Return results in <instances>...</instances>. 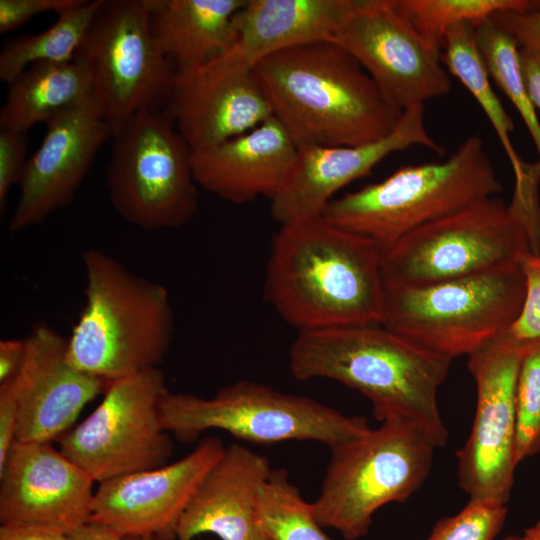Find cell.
<instances>
[{
    "instance_id": "obj_1",
    "label": "cell",
    "mask_w": 540,
    "mask_h": 540,
    "mask_svg": "<svg viewBox=\"0 0 540 540\" xmlns=\"http://www.w3.org/2000/svg\"><path fill=\"white\" fill-rule=\"evenodd\" d=\"M384 286L382 249L321 216L272 239L265 295L298 331L381 324Z\"/></svg>"
},
{
    "instance_id": "obj_2",
    "label": "cell",
    "mask_w": 540,
    "mask_h": 540,
    "mask_svg": "<svg viewBox=\"0 0 540 540\" xmlns=\"http://www.w3.org/2000/svg\"><path fill=\"white\" fill-rule=\"evenodd\" d=\"M452 360L382 324L299 331L289 348V369L299 380L337 381L366 396L374 417L415 425L436 446L448 441L438 391Z\"/></svg>"
},
{
    "instance_id": "obj_3",
    "label": "cell",
    "mask_w": 540,
    "mask_h": 540,
    "mask_svg": "<svg viewBox=\"0 0 540 540\" xmlns=\"http://www.w3.org/2000/svg\"><path fill=\"white\" fill-rule=\"evenodd\" d=\"M253 73L273 117L298 148L375 142L394 130L403 113L360 63L331 41L274 53Z\"/></svg>"
},
{
    "instance_id": "obj_4",
    "label": "cell",
    "mask_w": 540,
    "mask_h": 540,
    "mask_svg": "<svg viewBox=\"0 0 540 540\" xmlns=\"http://www.w3.org/2000/svg\"><path fill=\"white\" fill-rule=\"evenodd\" d=\"M81 260L85 303L67 339L70 363L107 383L158 368L174 332L167 288L95 247Z\"/></svg>"
},
{
    "instance_id": "obj_5",
    "label": "cell",
    "mask_w": 540,
    "mask_h": 540,
    "mask_svg": "<svg viewBox=\"0 0 540 540\" xmlns=\"http://www.w3.org/2000/svg\"><path fill=\"white\" fill-rule=\"evenodd\" d=\"M540 253L539 191L492 196L428 223L382 250L384 281L420 286L521 265Z\"/></svg>"
},
{
    "instance_id": "obj_6",
    "label": "cell",
    "mask_w": 540,
    "mask_h": 540,
    "mask_svg": "<svg viewBox=\"0 0 540 540\" xmlns=\"http://www.w3.org/2000/svg\"><path fill=\"white\" fill-rule=\"evenodd\" d=\"M502 190L478 135L447 159L399 168L380 182L333 198L321 217L385 250L410 232Z\"/></svg>"
},
{
    "instance_id": "obj_7",
    "label": "cell",
    "mask_w": 540,
    "mask_h": 540,
    "mask_svg": "<svg viewBox=\"0 0 540 540\" xmlns=\"http://www.w3.org/2000/svg\"><path fill=\"white\" fill-rule=\"evenodd\" d=\"M384 282L381 324L451 360L508 333L525 297L521 265L420 286Z\"/></svg>"
},
{
    "instance_id": "obj_8",
    "label": "cell",
    "mask_w": 540,
    "mask_h": 540,
    "mask_svg": "<svg viewBox=\"0 0 540 540\" xmlns=\"http://www.w3.org/2000/svg\"><path fill=\"white\" fill-rule=\"evenodd\" d=\"M436 446L412 423L390 418L361 438L331 449L312 512L344 538L365 536L382 506L408 500L430 474Z\"/></svg>"
},
{
    "instance_id": "obj_9",
    "label": "cell",
    "mask_w": 540,
    "mask_h": 540,
    "mask_svg": "<svg viewBox=\"0 0 540 540\" xmlns=\"http://www.w3.org/2000/svg\"><path fill=\"white\" fill-rule=\"evenodd\" d=\"M164 429L184 442L218 429L252 443L313 440L333 449L371 430L366 418L345 415L313 398L238 381L209 398L169 390L160 401Z\"/></svg>"
},
{
    "instance_id": "obj_10",
    "label": "cell",
    "mask_w": 540,
    "mask_h": 540,
    "mask_svg": "<svg viewBox=\"0 0 540 540\" xmlns=\"http://www.w3.org/2000/svg\"><path fill=\"white\" fill-rule=\"evenodd\" d=\"M113 138L106 169L111 203L129 224L158 231L187 224L198 208L192 150L162 108L137 114Z\"/></svg>"
},
{
    "instance_id": "obj_11",
    "label": "cell",
    "mask_w": 540,
    "mask_h": 540,
    "mask_svg": "<svg viewBox=\"0 0 540 540\" xmlns=\"http://www.w3.org/2000/svg\"><path fill=\"white\" fill-rule=\"evenodd\" d=\"M75 59L90 76L111 137L137 114L163 107L176 69L152 33L149 0H103Z\"/></svg>"
},
{
    "instance_id": "obj_12",
    "label": "cell",
    "mask_w": 540,
    "mask_h": 540,
    "mask_svg": "<svg viewBox=\"0 0 540 540\" xmlns=\"http://www.w3.org/2000/svg\"><path fill=\"white\" fill-rule=\"evenodd\" d=\"M168 391L159 368L108 383L99 405L59 439V450L95 482L167 464L173 443L161 422Z\"/></svg>"
},
{
    "instance_id": "obj_13",
    "label": "cell",
    "mask_w": 540,
    "mask_h": 540,
    "mask_svg": "<svg viewBox=\"0 0 540 540\" xmlns=\"http://www.w3.org/2000/svg\"><path fill=\"white\" fill-rule=\"evenodd\" d=\"M522 341L506 333L468 355L476 385L470 434L458 451V479L469 500L506 505L516 462V383Z\"/></svg>"
},
{
    "instance_id": "obj_14",
    "label": "cell",
    "mask_w": 540,
    "mask_h": 540,
    "mask_svg": "<svg viewBox=\"0 0 540 540\" xmlns=\"http://www.w3.org/2000/svg\"><path fill=\"white\" fill-rule=\"evenodd\" d=\"M328 41L350 53L401 112L451 89L442 50L414 29L393 0H355Z\"/></svg>"
},
{
    "instance_id": "obj_15",
    "label": "cell",
    "mask_w": 540,
    "mask_h": 540,
    "mask_svg": "<svg viewBox=\"0 0 540 540\" xmlns=\"http://www.w3.org/2000/svg\"><path fill=\"white\" fill-rule=\"evenodd\" d=\"M162 110L192 151L242 135L273 116L253 69L227 53L176 68Z\"/></svg>"
},
{
    "instance_id": "obj_16",
    "label": "cell",
    "mask_w": 540,
    "mask_h": 540,
    "mask_svg": "<svg viewBox=\"0 0 540 540\" xmlns=\"http://www.w3.org/2000/svg\"><path fill=\"white\" fill-rule=\"evenodd\" d=\"M108 137L110 129L95 98L48 122L39 148L26 161L19 179L9 230L39 225L69 205Z\"/></svg>"
},
{
    "instance_id": "obj_17",
    "label": "cell",
    "mask_w": 540,
    "mask_h": 540,
    "mask_svg": "<svg viewBox=\"0 0 540 540\" xmlns=\"http://www.w3.org/2000/svg\"><path fill=\"white\" fill-rule=\"evenodd\" d=\"M225 449L206 437L183 458L98 484L90 521L125 537L175 532L198 486Z\"/></svg>"
},
{
    "instance_id": "obj_18",
    "label": "cell",
    "mask_w": 540,
    "mask_h": 540,
    "mask_svg": "<svg viewBox=\"0 0 540 540\" xmlns=\"http://www.w3.org/2000/svg\"><path fill=\"white\" fill-rule=\"evenodd\" d=\"M411 146L444 151L428 133L424 105L404 110L394 130L378 141L359 146L298 148L287 181L270 200L273 219L282 226L320 217L341 188L370 174L391 153Z\"/></svg>"
},
{
    "instance_id": "obj_19",
    "label": "cell",
    "mask_w": 540,
    "mask_h": 540,
    "mask_svg": "<svg viewBox=\"0 0 540 540\" xmlns=\"http://www.w3.org/2000/svg\"><path fill=\"white\" fill-rule=\"evenodd\" d=\"M25 344L18 374L5 383L18 408L16 441L51 442L108 383L74 367L67 356L68 340L46 323L36 324Z\"/></svg>"
},
{
    "instance_id": "obj_20",
    "label": "cell",
    "mask_w": 540,
    "mask_h": 540,
    "mask_svg": "<svg viewBox=\"0 0 540 540\" xmlns=\"http://www.w3.org/2000/svg\"><path fill=\"white\" fill-rule=\"evenodd\" d=\"M94 483L51 442L16 441L0 469V522L69 534L91 520Z\"/></svg>"
},
{
    "instance_id": "obj_21",
    "label": "cell",
    "mask_w": 540,
    "mask_h": 540,
    "mask_svg": "<svg viewBox=\"0 0 540 540\" xmlns=\"http://www.w3.org/2000/svg\"><path fill=\"white\" fill-rule=\"evenodd\" d=\"M298 147L271 117L256 128L201 150L192 151L198 186L236 204L264 196L270 200L287 181Z\"/></svg>"
},
{
    "instance_id": "obj_22",
    "label": "cell",
    "mask_w": 540,
    "mask_h": 540,
    "mask_svg": "<svg viewBox=\"0 0 540 540\" xmlns=\"http://www.w3.org/2000/svg\"><path fill=\"white\" fill-rule=\"evenodd\" d=\"M272 470L266 457L243 445L225 447L181 515L177 540L205 533L221 540H250L257 529L259 494Z\"/></svg>"
},
{
    "instance_id": "obj_23",
    "label": "cell",
    "mask_w": 540,
    "mask_h": 540,
    "mask_svg": "<svg viewBox=\"0 0 540 540\" xmlns=\"http://www.w3.org/2000/svg\"><path fill=\"white\" fill-rule=\"evenodd\" d=\"M355 0H246L234 19L236 40L225 53L253 67L307 43L328 41Z\"/></svg>"
},
{
    "instance_id": "obj_24",
    "label": "cell",
    "mask_w": 540,
    "mask_h": 540,
    "mask_svg": "<svg viewBox=\"0 0 540 540\" xmlns=\"http://www.w3.org/2000/svg\"><path fill=\"white\" fill-rule=\"evenodd\" d=\"M246 0H149L150 26L175 68L207 63L235 43L234 19Z\"/></svg>"
},
{
    "instance_id": "obj_25",
    "label": "cell",
    "mask_w": 540,
    "mask_h": 540,
    "mask_svg": "<svg viewBox=\"0 0 540 540\" xmlns=\"http://www.w3.org/2000/svg\"><path fill=\"white\" fill-rule=\"evenodd\" d=\"M8 93L0 109V129L28 132L45 125L63 111L94 98L85 66L74 59L29 66L7 84Z\"/></svg>"
},
{
    "instance_id": "obj_26",
    "label": "cell",
    "mask_w": 540,
    "mask_h": 540,
    "mask_svg": "<svg viewBox=\"0 0 540 540\" xmlns=\"http://www.w3.org/2000/svg\"><path fill=\"white\" fill-rule=\"evenodd\" d=\"M442 50L443 65L480 105L511 164L515 185L521 184L527 175L529 163L520 158L512 143L514 121L492 87L490 74L476 42L474 26L464 22L450 28Z\"/></svg>"
},
{
    "instance_id": "obj_27",
    "label": "cell",
    "mask_w": 540,
    "mask_h": 540,
    "mask_svg": "<svg viewBox=\"0 0 540 540\" xmlns=\"http://www.w3.org/2000/svg\"><path fill=\"white\" fill-rule=\"evenodd\" d=\"M102 2L83 0L57 14L56 21L44 31L7 42L0 53V79L8 84L33 64L74 60Z\"/></svg>"
},
{
    "instance_id": "obj_28",
    "label": "cell",
    "mask_w": 540,
    "mask_h": 540,
    "mask_svg": "<svg viewBox=\"0 0 540 540\" xmlns=\"http://www.w3.org/2000/svg\"><path fill=\"white\" fill-rule=\"evenodd\" d=\"M256 522L272 540H332L284 469H273L264 483Z\"/></svg>"
},
{
    "instance_id": "obj_29",
    "label": "cell",
    "mask_w": 540,
    "mask_h": 540,
    "mask_svg": "<svg viewBox=\"0 0 540 540\" xmlns=\"http://www.w3.org/2000/svg\"><path fill=\"white\" fill-rule=\"evenodd\" d=\"M399 12L430 44L442 50L446 33L468 22L477 26L501 11H528L540 7L533 0H393Z\"/></svg>"
},
{
    "instance_id": "obj_30",
    "label": "cell",
    "mask_w": 540,
    "mask_h": 540,
    "mask_svg": "<svg viewBox=\"0 0 540 540\" xmlns=\"http://www.w3.org/2000/svg\"><path fill=\"white\" fill-rule=\"evenodd\" d=\"M475 38L490 77L520 114L534 142L540 162V121L527 91L520 61V47L489 18L474 26Z\"/></svg>"
},
{
    "instance_id": "obj_31",
    "label": "cell",
    "mask_w": 540,
    "mask_h": 540,
    "mask_svg": "<svg viewBox=\"0 0 540 540\" xmlns=\"http://www.w3.org/2000/svg\"><path fill=\"white\" fill-rule=\"evenodd\" d=\"M516 462L540 451V338L522 341L516 383Z\"/></svg>"
},
{
    "instance_id": "obj_32",
    "label": "cell",
    "mask_w": 540,
    "mask_h": 540,
    "mask_svg": "<svg viewBox=\"0 0 540 540\" xmlns=\"http://www.w3.org/2000/svg\"><path fill=\"white\" fill-rule=\"evenodd\" d=\"M506 516V505L469 500L455 515L438 520L426 540H495Z\"/></svg>"
},
{
    "instance_id": "obj_33",
    "label": "cell",
    "mask_w": 540,
    "mask_h": 540,
    "mask_svg": "<svg viewBox=\"0 0 540 540\" xmlns=\"http://www.w3.org/2000/svg\"><path fill=\"white\" fill-rule=\"evenodd\" d=\"M521 267L525 277V297L509 333L519 341H527L540 338V253L530 254Z\"/></svg>"
},
{
    "instance_id": "obj_34",
    "label": "cell",
    "mask_w": 540,
    "mask_h": 540,
    "mask_svg": "<svg viewBox=\"0 0 540 540\" xmlns=\"http://www.w3.org/2000/svg\"><path fill=\"white\" fill-rule=\"evenodd\" d=\"M28 132L0 129V213L6 211L8 195L17 186L26 163Z\"/></svg>"
},
{
    "instance_id": "obj_35",
    "label": "cell",
    "mask_w": 540,
    "mask_h": 540,
    "mask_svg": "<svg viewBox=\"0 0 540 540\" xmlns=\"http://www.w3.org/2000/svg\"><path fill=\"white\" fill-rule=\"evenodd\" d=\"M82 2L83 0H0V32L15 30L42 13L54 12L57 15Z\"/></svg>"
},
{
    "instance_id": "obj_36",
    "label": "cell",
    "mask_w": 540,
    "mask_h": 540,
    "mask_svg": "<svg viewBox=\"0 0 540 540\" xmlns=\"http://www.w3.org/2000/svg\"><path fill=\"white\" fill-rule=\"evenodd\" d=\"M495 25L519 45L540 57V7L528 11H501L492 17Z\"/></svg>"
},
{
    "instance_id": "obj_37",
    "label": "cell",
    "mask_w": 540,
    "mask_h": 540,
    "mask_svg": "<svg viewBox=\"0 0 540 540\" xmlns=\"http://www.w3.org/2000/svg\"><path fill=\"white\" fill-rule=\"evenodd\" d=\"M18 408L14 394L7 384L0 385V469L16 442Z\"/></svg>"
},
{
    "instance_id": "obj_38",
    "label": "cell",
    "mask_w": 540,
    "mask_h": 540,
    "mask_svg": "<svg viewBox=\"0 0 540 540\" xmlns=\"http://www.w3.org/2000/svg\"><path fill=\"white\" fill-rule=\"evenodd\" d=\"M0 540H72L68 533L37 523H1Z\"/></svg>"
},
{
    "instance_id": "obj_39",
    "label": "cell",
    "mask_w": 540,
    "mask_h": 540,
    "mask_svg": "<svg viewBox=\"0 0 540 540\" xmlns=\"http://www.w3.org/2000/svg\"><path fill=\"white\" fill-rule=\"evenodd\" d=\"M25 352V339L0 341V385L16 377L23 364Z\"/></svg>"
},
{
    "instance_id": "obj_40",
    "label": "cell",
    "mask_w": 540,
    "mask_h": 540,
    "mask_svg": "<svg viewBox=\"0 0 540 540\" xmlns=\"http://www.w3.org/2000/svg\"><path fill=\"white\" fill-rule=\"evenodd\" d=\"M520 61L527 91L536 109H540V57L520 48Z\"/></svg>"
},
{
    "instance_id": "obj_41",
    "label": "cell",
    "mask_w": 540,
    "mask_h": 540,
    "mask_svg": "<svg viewBox=\"0 0 540 540\" xmlns=\"http://www.w3.org/2000/svg\"><path fill=\"white\" fill-rule=\"evenodd\" d=\"M72 540H125V538L113 529L89 521L86 524L69 533Z\"/></svg>"
},
{
    "instance_id": "obj_42",
    "label": "cell",
    "mask_w": 540,
    "mask_h": 540,
    "mask_svg": "<svg viewBox=\"0 0 540 540\" xmlns=\"http://www.w3.org/2000/svg\"><path fill=\"white\" fill-rule=\"evenodd\" d=\"M501 540H540V521L525 529L522 534H510Z\"/></svg>"
},
{
    "instance_id": "obj_43",
    "label": "cell",
    "mask_w": 540,
    "mask_h": 540,
    "mask_svg": "<svg viewBox=\"0 0 540 540\" xmlns=\"http://www.w3.org/2000/svg\"><path fill=\"white\" fill-rule=\"evenodd\" d=\"M125 540H177L175 532H166L144 537H125Z\"/></svg>"
},
{
    "instance_id": "obj_44",
    "label": "cell",
    "mask_w": 540,
    "mask_h": 540,
    "mask_svg": "<svg viewBox=\"0 0 540 540\" xmlns=\"http://www.w3.org/2000/svg\"><path fill=\"white\" fill-rule=\"evenodd\" d=\"M250 540H272L258 525Z\"/></svg>"
}]
</instances>
